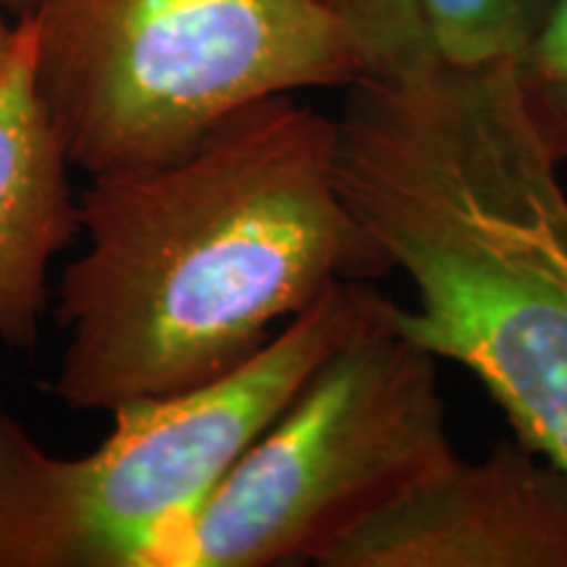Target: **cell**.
<instances>
[{
    "instance_id": "obj_8",
    "label": "cell",
    "mask_w": 567,
    "mask_h": 567,
    "mask_svg": "<svg viewBox=\"0 0 567 567\" xmlns=\"http://www.w3.org/2000/svg\"><path fill=\"white\" fill-rule=\"evenodd\" d=\"M557 0H421L434 53L455 66L517 63Z\"/></svg>"
},
{
    "instance_id": "obj_3",
    "label": "cell",
    "mask_w": 567,
    "mask_h": 567,
    "mask_svg": "<svg viewBox=\"0 0 567 567\" xmlns=\"http://www.w3.org/2000/svg\"><path fill=\"white\" fill-rule=\"evenodd\" d=\"M381 295L337 281L237 371L113 413L82 457L34 444L0 392V567H158L226 471Z\"/></svg>"
},
{
    "instance_id": "obj_4",
    "label": "cell",
    "mask_w": 567,
    "mask_h": 567,
    "mask_svg": "<svg viewBox=\"0 0 567 567\" xmlns=\"http://www.w3.org/2000/svg\"><path fill=\"white\" fill-rule=\"evenodd\" d=\"M24 19L34 90L90 176L179 158L266 97L360 80L316 0H40Z\"/></svg>"
},
{
    "instance_id": "obj_10",
    "label": "cell",
    "mask_w": 567,
    "mask_h": 567,
    "mask_svg": "<svg viewBox=\"0 0 567 567\" xmlns=\"http://www.w3.org/2000/svg\"><path fill=\"white\" fill-rule=\"evenodd\" d=\"M515 74L544 145L563 166L567 161V0H557L547 27L515 63Z\"/></svg>"
},
{
    "instance_id": "obj_9",
    "label": "cell",
    "mask_w": 567,
    "mask_h": 567,
    "mask_svg": "<svg viewBox=\"0 0 567 567\" xmlns=\"http://www.w3.org/2000/svg\"><path fill=\"white\" fill-rule=\"evenodd\" d=\"M360 63V80H392L439 55L431 45L421 0H316Z\"/></svg>"
},
{
    "instance_id": "obj_6",
    "label": "cell",
    "mask_w": 567,
    "mask_h": 567,
    "mask_svg": "<svg viewBox=\"0 0 567 567\" xmlns=\"http://www.w3.org/2000/svg\"><path fill=\"white\" fill-rule=\"evenodd\" d=\"M321 567H567V471L520 439L455 457L321 557Z\"/></svg>"
},
{
    "instance_id": "obj_7",
    "label": "cell",
    "mask_w": 567,
    "mask_h": 567,
    "mask_svg": "<svg viewBox=\"0 0 567 567\" xmlns=\"http://www.w3.org/2000/svg\"><path fill=\"white\" fill-rule=\"evenodd\" d=\"M69 155L34 90L30 21L0 76V339L32 352L51 292L48 268L82 231Z\"/></svg>"
},
{
    "instance_id": "obj_2",
    "label": "cell",
    "mask_w": 567,
    "mask_h": 567,
    "mask_svg": "<svg viewBox=\"0 0 567 567\" xmlns=\"http://www.w3.org/2000/svg\"><path fill=\"white\" fill-rule=\"evenodd\" d=\"M334 168L413 287L410 305L384 300L386 321L478 375L515 436L567 471V193L515 63L354 80Z\"/></svg>"
},
{
    "instance_id": "obj_5",
    "label": "cell",
    "mask_w": 567,
    "mask_h": 567,
    "mask_svg": "<svg viewBox=\"0 0 567 567\" xmlns=\"http://www.w3.org/2000/svg\"><path fill=\"white\" fill-rule=\"evenodd\" d=\"M384 300L226 471L158 567L318 565L457 457L436 358L386 321Z\"/></svg>"
},
{
    "instance_id": "obj_12",
    "label": "cell",
    "mask_w": 567,
    "mask_h": 567,
    "mask_svg": "<svg viewBox=\"0 0 567 567\" xmlns=\"http://www.w3.org/2000/svg\"><path fill=\"white\" fill-rule=\"evenodd\" d=\"M38 3H40V0H0V6H3L6 11L13 13V17H19V19L30 17V13L38 9Z\"/></svg>"
},
{
    "instance_id": "obj_1",
    "label": "cell",
    "mask_w": 567,
    "mask_h": 567,
    "mask_svg": "<svg viewBox=\"0 0 567 567\" xmlns=\"http://www.w3.org/2000/svg\"><path fill=\"white\" fill-rule=\"evenodd\" d=\"M48 386L76 413L210 384L331 284L389 271L337 184L334 118L289 95L231 113L179 158L90 176Z\"/></svg>"
},
{
    "instance_id": "obj_11",
    "label": "cell",
    "mask_w": 567,
    "mask_h": 567,
    "mask_svg": "<svg viewBox=\"0 0 567 567\" xmlns=\"http://www.w3.org/2000/svg\"><path fill=\"white\" fill-rule=\"evenodd\" d=\"M11 13L0 6V76H3L6 66H9L13 51H17V42H19V21L11 24L9 21Z\"/></svg>"
}]
</instances>
